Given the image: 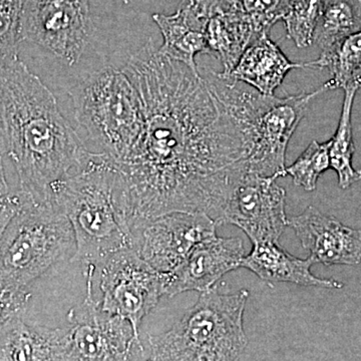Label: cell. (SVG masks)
<instances>
[{"instance_id": "6da1fadb", "label": "cell", "mask_w": 361, "mask_h": 361, "mask_svg": "<svg viewBox=\"0 0 361 361\" xmlns=\"http://www.w3.org/2000/svg\"><path fill=\"white\" fill-rule=\"evenodd\" d=\"M123 70L144 115L134 148L113 161L133 232L174 212L204 213L218 225L230 185L248 157L241 130L200 71L166 58L152 40Z\"/></svg>"}, {"instance_id": "7a4b0ae2", "label": "cell", "mask_w": 361, "mask_h": 361, "mask_svg": "<svg viewBox=\"0 0 361 361\" xmlns=\"http://www.w3.org/2000/svg\"><path fill=\"white\" fill-rule=\"evenodd\" d=\"M0 140L20 191L37 204L49 203L54 187L92 155L54 94L18 59L0 66Z\"/></svg>"}, {"instance_id": "3957f363", "label": "cell", "mask_w": 361, "mask_h": 361, "mask_svg": "<svg viewBox=\"0 0 361 361\" xmlns=\"http://www.w3.org/2000/svg\"><path fill=\"white\" fill-rule=\"evenodd\" d=\"M49 203L58 207L75 233L73 262L82 271L97 268L116 252L135 249L113 161L92 152L89 160L54 187Z\"/></svg>"}, {"instance_id": "277c9868", "label": "cell", "mask_w": 361, "mask_h": 361, "mask_svg": "<svg viewBox=\"0 0 361 361\" xmlns=\"http://www.w3.org/2000/svg\"><path fill=\"white\" fill-rule=\"evenodd\" d=\"M209 90L234 121L245 137L247 172L264 177L286 176V151L292 135L305 116L310 102L325 92H315L285 97L266 96L250 85L220 73L200 71Z\"/></svg>"}, {"instance_id": "5b68a950", "label": "cell", "mask_w": 361, "mask_h": 361, "mask_svg": "<svg viewBox=\"0 0 361 361\" xmlns=\"http://www.w3.org/2000/svg\"><path fill=\"white\" fill-rule=\"evenodd\" d=\"M249 293L201 292L168 331L149 336L148 361H239L248 344L243 317Z\"/></svg>"}, {"instance_id": "8992f818", "label": "cell", "mask_w": 361, "mask_h": 361, "mask_svg": "<svg viewBox=\"0 0 361 361\" xmlns=\"http://www.w3.org/2000/svg\"><path fill=\"white\" fill-rule=\"evenodd\" d=\"M75 120L97 151L114 163L123 160L141 135V99L123 70L101 68L71 90Z\"/></svg>"}, {"instance_id": "52a82bcc", "label": "cell", "mask_w": 361, "mask_h": 361, "mask_svg": "<svg viewBox=\"0 0 361 361\" xmlns=\"http://www.w3.org/2000/svg\"><path fill=\"white\" fill-rule=\"evenodd\" d=\"M75 248V233L65 214L52 203L30 199L0 241V285L25 290L52 266L73 258Z\"/></svg>"}, {"instance_id": "ba28073f", "label": "cell", "mask_w": 361, "mask_h": 361, "mask_svg": "<svg viewBox=\"0 0 361 361\" xmlns=\"http://www.w3.org/2000/svg\"><path fill=\"white\" fill-rule=\"evenodd\" d=\"M90 0H25L21 42L39 45L68 66L84 56L94 35Z\"/></svg>"}, {"instance_id": "9c48e42d", "label": "cell", "mask_w": 361, "mask_h": 361, "mask_svg": "<svg viewBox=\"0 0 361 361\" xmlns=\"http://www.w3.org/2000/svg\"><path fill=\"white\" fill-rule=\"evenodd\" d=\"M97 271L103 293L102 310L128 320L140 338L142 319L164 296L166 273L152 268L133 248L113 254Z\"/></svg>"}, {"instance_id": "30bf717a", "label": "cell", "mask_w": 361, "mask_h": 361, "mask_svg": "<svg viewBox=\"0 0 361 361\" xmlns=\"http://www.w3.org/2000/svg\"><path fill=\"white\" fill-rule=\"evenodd\" d=\"M277 178L247 172L235 176L223 205L218 225L240 228L252 244L276 242L287 227L286 192Z\"/></svg>"}, {"instance_id": "8fae6325", "label": "cell", "mask_w": 361, "mask_h": 361, "mask_svg": "<svg viewBox=\"0 0 361 361\" xmlns=\"http://www.w3.org/2000/svg\"><path fill=\"white\" fill-rule=\"evenodd\" d=\"M94 267L84 271L87 296L68 313V336L73 361H132L134 345L142 351L132 324L102 310L94 298Z\"/></svg>"}, {"instance_id": "7c38bea8", "label": "cell", "mask_w": 361, "mask_h": 361, "mask_svg": "<svg viewBox=\"0 0 361 361\" xmlns=\"http://www.w3.org/2000/svg\"><path fill=\"white\" fill-rule=\"evenodd\" d=\"M218 225L204 213L174 212L157 217L134 231L135 250L161 273L174 270Z\"/></svg>"}, {"instance_id": "4fadbf2b", "label": "cell", "mask_w": 361, "mask_h": 361, "mask_svg": "<svg viewBox=\"0 0 361 361\" xmlns=\"http://www.w3.org/2000/svg\"><path fill=\"white\" fill-rule=\"evenodd\" d=\"M244 257L245 248L239 237L222 238L215 235L204 240L179 266L166 273L164 295L209 290L228 272L239 268Z\"/></svg>"}, {"instance_id": "5bb4252c", "label": "cell", "mask_w": 361, "mask_h": 361, "mask_svg": "<svg viewBox=\"0 0 361 361\" xmlns=\"http://www.w3.org/2000/svg\"><path fill=\"white\" fill-rule=\"evenodd\" d=\"M304 249L315 263L361 266V231L342 224L310 206L300 215L288 218Z\"/></svg>"}, {"instance_id": "9a60e30c", "label": "cell", "mask_w": 361, "mask_h": 361, "mask_svg": "<svg viewBox=\"0 0 361 361\" xmlns=\"http://www.w3.org/2000/svg\"><path fill=\"white\" fill-rule=\"evenodd\" d=\"M0 361H73L68 326L59 329L26 323L23 315L0 329Z\"/></svg>"}, {"instance_id": "2e32d148", "label": "cell", "mask_w": 361, "mask_h": 361, "mask_svg": "<svg viewBox=\"0 0 361 361\" xmlns=\"http://www.w3.org/2000/svg\"><path fill=\"white\" fill-rule=\"evenodd\" d=\"M305 68H313L312 61L292 63L265 32L249 44L231 73L222 75L250 85L266 96H274L289 71Z\"/></svg>"}, {"instance_id": "e0dca14e", "label": "cell", "mask_w": 361, "mask_h": 361, "mask_svg": "<svg viewBox=\"0 0 361 361\" xmlns=\"http://www.w3.org/2000/svg\"><path fill=\"white\" fill-rule=\"evenodd\" d=\"M314 260L297 258L281 248L276 242L254 243L240 267L252 271L267 282H287L300 286H319L341 289L343 284L334 279L315 276L311 272Z\"/></svg>"}, {"instance_id": "ac0fdd59", "label": "cell", "mask_w": 361, "mask_h": 361, "mask_svg": "<svg viewBox=\"0 0 361 361\" xmlns=\"http://www.w3.org/2000/svg\"><path fill=\"white\" fill-rule=\"evenodd\" d=\"M153 20L164 39L159 52L199 73L195 58L199 54H208L206 27L209 20L183 2L174 14L155 13Z\"/></svg>"}, {"instance_id": "d6986e66", "label": "cell", "mask_w": 361, "mask_h": 361, "mask_svg": "<svg viewBox=\"0 0 361 361\" xmlns=\"http://www.w3.org/2000/svg\"><path fill=\"white\" fill-rule=\"evenodd\" d=\"M258 35L260 33L250 18L242 11L217 14L209 20L206 27L208 54H215L220 59L224 68L221 75L231 73L247 47Z\"/></svg>"}, {"instance_id": "ffe728a7", "label": "cell", "mask_w": 361, "mask_h": 361, "mask_svg": "<svg viewBox=\"0 0 361 361\" xmlns=\"http://www.w3.org/2000/svg\"><path fill=\"white\" fill-rule=\"evenodd\" d=\"M361 32V0H324L322 16L313 35L320 56L312 61L314 68H323L342 42Z\"/></svg>"}, {"instance_id": "44dd1931", "label": "cell", "mask_w": 361, "mask_h": 361, "mask_svg": "<svg viewBox=\"0 0 361 361\" xmlns=\"http://www.w3.org/2000/svg\"><path fill=\"white\" fill-rule=\"evenodd\" d=\"M358 89L349 85L344 89L341 120L336 134L330 139V168L338 176L339 187L348 189L351 185L361 180V170H355L353 165L355 148L353 142L351 114L353 102Z\"/></svg>"}, {"instance_id": "7402d4cb", "label": "cell", "mask_w": 361, "mask_h": 361, "mask_svg": "<svg viewBox=\"0 0 361 361\" xmlns=\"http://www.w3.org/2000/svg\"><path fill=\"white\" fill-rule=\"evenodd\" d=\"M324 4V0H290L282 20L287 35L299 49L313 44V35Z\"/></svg>"}, {"instance_id": "603a6c76", "label": "cell", "mask_w": 361, "mask_h": 361, "mask_svg": "<svg viewBox=\"0 0 361 361\" xmlns=\"http://www.w3.org/2000/svg\"><path fill=\"white\" fill-rule=\"evenodd\" d=\"M330 140L325 142L312 141L307 149L291 166L285 169L294 184L308 192L314 191L320 176L330 168Z\"/></svg>"}, {"instance_id": "cb8c5ba5", "label": "cell", "mask_w": 361, "mask_h": 361, "mask_svg": "<svg viewBox=\"0 0 361 361\" xmlns=\"http://www.w3.org/2000/svg\"><path fill=\"white\" fill-rule=\"evenodd\" d=\"M325 68H329L332 75L329 82L322 85L325 92L344 90L350 85L355 73L361 70V32L344 40Z\"/></svg>"}, {"instance_id": "d4e9b609", "label": "cell", "mask_w": 361, "mask_h": 361, "mask_svg": "<svg viewBox=\"0 0 361 361\" xmlns=\"http://www.w3.org/2000/svg\"><path fill=\"white\" fill-rule=\"evenodd\" d=\"M25 0H0V66L18 59Z\"/></svg>"}, {"instance_id": "484cf974", "label": "cell", "mask_w": 361, "mask_h": 361, "mask_svg": "<svg viewBox=\"0 0 361 361\" xmlns=\"http://www.w3.org/2000/svg\"><path fill=\"white\" fill-rule=\"evenodd\" d=\"M290 0H241L240 11L245 13L258 33H269L271 27L283 18Z\"/></svg>"}, {"instance_id": "4316f807", "label": "cell", "mask_w": 361, "mask_h": 361, "mask_svg": "<svg viewBox=\"0 0 361 361\" xmlns=\"http://www.w3.org/2000/svg\"><path fill=\"white\" fill-rule=\"evenodd\" d=\"M30 298L27 289L13 290L0 285V329L11 318L23 314Z\"/></svg>"}, {"instance_id": "83f0119b", "label": "cell", "mask_w": 361, "mask_h": 361, "mask_svg": "<svg viewBox=\"0 0 361 361\" xmlns=\"http://www.w3.org/2000/svg\"><path fill=\"white\" fill-rule=\"evenodd\" d=\"M182 2L209 20L217 14L240 11L241 0H182Z\"/></svg>"}, {"instance_id": "f1b7e54d", "label": "cell", "mask_w": 361, "mask_h": 361, "mask_svg": "<svg viewBox=\"0 0 361 361\" xmlns=\"http://www.w3.org/2000/svg\"><path fill=\"white\" fill-rule=\"evenodd\" d=\"M30 199V197L23 193L20 190L16 193L9 192L8 194L0 196V241L7 225Z\"/></svg>"}, {"instance_id": "f546056e", "label": "cell", "mask_w": 361, "mask_h": 361, "mask_svg": "<svg viewBox=\"0 0 361 361\" xmlns=\"http://www.w3.org/2000/svg\"><path fill=\"white\" fill-rule=\"evenodd\" d=\"M6 154L1 140H0V196L9 193L8 184H7L6 172H4V156Z\"/></svg>"}, {"instance_id": "4dcf8cb0", "label": "cell", "mask_w": 361, "mask_h": 361, "mask_svg": "<svg viewBox=\"0 0 361 361\" xmlns=\"http://www.w3.org/2000/svg\"><path fill=\"white\" fill-rule=\"evenodd\" d=\"M350 85H355L356 87H357L358 90L361 87V70L360 71H357V73H355V77L353 78V82H351Z\"/></svg>"}]
</instances>
